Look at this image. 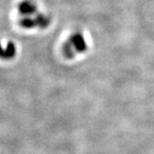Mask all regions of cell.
I'll list each match as a JSON object with an SVG mask.
<instances>
[{
  "label": "cell",
  "mask_w": 154,
  "mask_h": 154,
  "mask_svg": "<svg viewBox=\"0 0 154 154\" xmlns=\"http://www.w3.org/2000/svg\"><path fill=\"white\" fill-rule=\"evenodd\" d=\"M73 45L75 50L77 52L82 53L85 52L87 49H88V45L86 43V40L83 37V35L81 33H75L72 34L71 36L69 38Z\"/></svg>",
  "instance_id": "obj_1"
},
{
  "label": "cell",
  "mask_w": 154,
  "mask_h": 154,
  "mask_svg": "<svg viewBox=\"0 0 154 154\" xmlns=\"http://www.w3.org/2000/svg\"><path fill=\"white\" fill-rule=\"evenodd\" d=\"M19 24L22 28H25V29H31L34 27H37L35 19L30 17H24L23 18H22L19 22Z\"/></svg>",
  "instance_id": "obj_6"
},
{
  "label": "cell",
  "mask_w": 154,
  "mask_h": 154,
  "mask_svg": "<svg viewBox=\"0 0 154 154\" xmlns=\"http://www.w3.org/2000/svg\"><path fill=\"white\" fill-rule=\"evenodd\" d=\"M16 54H17V48L13 42H11V41L9 42L7 44L5 49H4L0 44V58L9 60V59L13 58L16 56Z\"/></svg>",
  "instance_id": "obj_3"
},
{
  "label": "cell",
  "mask_w": 154,
  "mask_h": 154,
  "mask_svg": "<svg viewBox=\"0 0 154 154\" xmlns=\"http://www.w3.org/2000/svg\"><path fill=\"white\" fill-rule=\"evenodd\" d=\"M75 51H76L75 50L69 39L65 41L62 45V52H63V56L68 59H72L75 57Z\"/></svg>",
  "instance_id": "obj_4"
},
{
  "label": "cell",
  "mask_w": 154,
  "mask_h": 154,
  "mask_svg": "<svg viewBox=\"0 0 154 154\" xmlns=\"http://www.w3.org/2000/svg\"><path fill=\"white\" fill-rule=\"evenodd\" d=\"M18 11L24 17H30L37 11L36 5L32 0H23L18 5Z\"/></svg>",
  "instance_id": "obj_2"
},
{
  "label": "cell",
  "mask_w": 154,
  "mask_h": 154,
  "mask_svg": "<svg viewBox=\"0 0 154 154\" xmlns=\"http://www.w3.org/2000/svg\"><path fill=\"white\" fill-rule=\"evenodd\" d=\"M35 22H36V26L38 28L41 29L46 28L51 23V20L47 16H45L44 14H38L36 17H34Z\"/></svg>",
  "instance_id": "obj_5"
}]
</instances>
